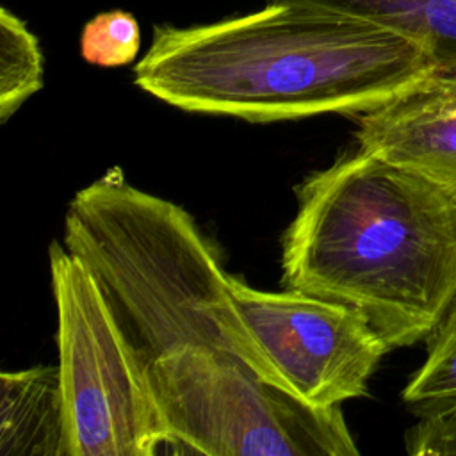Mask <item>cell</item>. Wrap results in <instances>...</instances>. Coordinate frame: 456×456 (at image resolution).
<instances>
[{"label":"cell","instance_id":"7a4b0ae2","mask_svg":"<svg viewBox=\"0 0 456 456\" xmlns=\"http://www.w3.org/2000/svg\"><path fill=\"white\" fill-rule=\"evenodd\" d=\"M281 271L287 289L363 314L390 349L411 346L456 297V198L358 148L297 189Z\"/></svg>","mask_w":456,"mask_h":456},{"label":"cell","instance_id":"30bf717a","mask_svg":"<svg viewBox=\"0 0 456 456\" xmlns=\"http://www.w3.org/2000/svg\"><path fill=\"white\" fill-rule=\"evenodd\" d=\"M401 397L417 419L456 411V297L428 335L426 360L411 374Z\"/></svg>","mask_w":456,"mask_h":456},{"label":"cell","instance_id":"8fae6325","mask_svg":"<svg viewBox=\"0 0 456 456\" xmlns=\"http://www.w3.org/2000/svg\"><path fill=\"white\" fill-rule=\"evenodd\" d=\"M43 87V53L36 36L7 7L0 9V119L7 121Z\"/></svg>","mask_w":456,"mask_h":456},{"label":"cell","instance_id":"52a82bcc","mask_svg":"<svg viewBox=\"0 0 456 456\" xmlns=\"http://www.w3.org/2000/svg\"><path fill=\"white\" fill-rule=\"evenodd\" d=\"M358 148L417 171L456 198V73L435 71L360 112Z\"/></svg>","mask_w":456,"mask_h":456},{"label":"cell","instance_id":"3957f363","mask_svg":"<svg viewBox=\"0 0 456 456\" xmlns=\"http://www.w3.org/2000/svg\"><path fill=\"white\" fill-rule=\"evenodd\" d=\"M64 246L146 363L203 347L233 354L281 387L233 305L232 274L183 207L130 185L114 167L69 201Z\"/></svg>","mask_w":456,"mask_h":456},{"label":"cell","instance_id":"8992f818","mask_svg":"<svg viewBox=\"0 0 456 456\" xmlns=\"http://www.w3.org/2000/svg\"><path fill=\"white\" fill-rule=\"evenodd\" d=\"M230 294L251 338L290 394L319 408L369 394V379L390 347L363 314L290 289L258 290L235 276Z\"/></svg>","mask_w":456,"mask_h":456},{"label":"cell","instance_id":"ba28073f","mask_svg":"<svg viewBox=\"0 0 456 456\" xmlns=\"http://www.w3.org/2000/svg\"><path fill=\"white\" fill-rule=\"evenodd\" d=\"M0 390L2 456H68L59 365L4 370Z\"/></svg>","mask_w":456,"mask_h":456},{"label":"cell","instance_id":"9c48e42d","mask_svg":"<svg viewBox=\"0 0 456 456\" xmlns=\"http://www.w3.org/2000/svg\"><path fill=\"white\" fill-rule=\"evenodd\" d=\"M353 11L415 37L436 71L456 73V0H301Z\"/></svg>","mask_w":456,"mask_h":456},{"label":"cell","instance_id":"7c38bea8","mask_svg":"<svg viewBox=\"0 0 456 456\" xmlns=\"http://www.w3.org/2000/svg\"><path fill=\"white\" fill-rule=\"evenodd\" d=\"M141 46V30L134 14L126 11H109L89 20L80 36V53L84 61L103 66L130 64Z\"/></svg>","mask_w":456,"mask_h":456},{"label":"cell","instance_id":"4fadbf2b","mask_svg":"<svg viewBox=\"0 0 456 456\" xmlns=\"http://www.w3.org/2000/svg\"><path fill=\"white\" fill-rule=\"evenodd\" d=\"M411 456H456V411L419 419L404 435Z\"/></svg>","mask_w":456,"mask_h":456},{"label":"cell","instance_id":"277c9868","mask_svg":"<svg viewBox=\"0 0 456 456\" xmlns=\"http://www.w3.org/2000/svg\"><path fill=\"white\" fill-rule=\"evenodd\" d=\"M171 444L210 456H356L340 406H312L233 354L185 347L148 363Z\"/></svg>","mask_w":456,"mask_h":456},{"label":"cell","instance_id":"6da1fadb","mask_svg":"<svg viewBox=\"0 0 456 456\" xmlns=\"http://www.w3.org/2000/svg\"><path fill=\"white\" fill-rule=\"evenodd\" d=\"M424 46L379 20L273 0L212 23L153 27L134 82L189 112L248 121L360 114L435 73Z\"/></svg>","mask_w":456,"mask_h":456},{"label":"cell","instance_id":"5b68a950","mask_svg":"<svg viewBox=\"0 0 456 456\" xmlns=\"http://www.w3.org/2000/svg\"><path fill=\"white\" fill-rule=\"evenodd\" d=\"M57 306L59 372L68 456H151L171 436L148 363L114 317L103 292L66 246L48 249Z\"/></svg>","mask_w":456,"mask_h":456}]
</instances>
